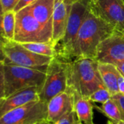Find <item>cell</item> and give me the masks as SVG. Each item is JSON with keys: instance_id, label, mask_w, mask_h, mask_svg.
Returning a JSON list of instances; mask_svg holds the SVG:
<instances>
[{"instance_id": "obj_1", "label": "cell", "mask_w": 124, "mask_h": 124, "mask_svg": "<svg viewBox=\"0 0 124 124\" xmlns=\"http://www.w3.org/2000/svg\"><path fill=\"white\" fill-rule=\"evenodd\" d=\"M0 71V100L25 88H40L46 76L44 70L19 66L3 59Z\"/></svg>"}, {"instance_id": "obj_2", "label": "cell", "mask_w": 124, "mask_h": 124, "mask_svg": "<svg viewBox=\"0 0 124 124\" xmlns=\"http://www.w3.org/2000/svg\"><path fill=\"white\" fill-rule=\"evenodd\" d=\"M115 31L113 26L89 11L78 35L74 60L78 57L95 59L100 44Z\"/></svg>"}, {"instance_id": "obj_3", "label": "cell", "mask_w": 124, "mask_h": 124, "mask_svg": "<svg viewBox=\"0 0 124 124\" xmlns=\"http://www.w3.org/2000/svg\"><path fill=\"white\" fill-rule=\"evenodd\" d=\"M104 86L95 59L78 57L68 62V87L82 96L89 97Z\"/></svg>"}, {"instance_id": "obj_4", "label": "cell", "mask_w": 124, "mask_h": 124, "mask_svg": "<svg viewBox=\"0 0 124 124\" xmlns=\"http://www.w3.org/2000/svg\"><path fill=\"white\" fill-rule=\"evenodd\" d=\"M90 0H80L71 5L65 33L55 46L56 57L65 62L74 60V52L81 25L89 11Z\"/></svg>"}, {"instance_id": "obj_5", "label": "cell", "mask_w": 124, "mask_h": 124, "mask_svg": "<svg viewBox=\"0 0 124 124\" xmlns=\"http://www.w3.org/2000/svg\"><path fill=\"white\" fill-rule=\"evenodd\" d=\"M1 50L3 56L2 59L7 62L19 66L44 71L46 70L47 66L53 58L33 53L15 40L2 39Z\"/></svg>"}, {"instance_id": "obj_6", "label": "cell", "mask_w": 124, "mask_h": 124, "mask_svg": "<svg viewBox=\"0 0 124 124\" xmlns=\"http://www.w3.org/2000/svg\"><path fill=\"white\" fill-rule=\"evenodd\" d=\"M14 40L20 44L52 41L49 33L32 15L28 7L16 12Z\"/></svg>"}, {"instance_id": "obj_7", "label": "cell", "mask_w": 124, "mask_h": 124, "mask_svg": "<svg viewBox=\"0 0 124 124\" xmlns=\"http://www.w3.org/2000/svg\"><path fill=\"white\" fill-rule=\"evenodd\" d=\"M68 87V62L54 57L46 70L44 83L39 89L41 101L47 103L57 94L66 91Z\"/></svg>"}, {"instance_id": "obj_8", "label": "cell", "mask_w": 124, "mask_h": 124, "mask_svg": "<svg viewBox=\"0 0 124 124\" xmlns=\"http://www.w3.org/2000/svg\"><path fill=\"white\" fill-rule=\"evenodd\" d=\"M47 103L32 101L0 116V124H37L46 121Z\"/></svg>"}, {"instance_id": "obj_9", "label": "cell", "mask_w": 124, "mask_h": 124, "mask_svg": "<svg viewBox=\"0 0 124 124\" xmlns=\"http://www.w3.org/2000/svg\"><path fill=\"white\" fill-rule=\"evenodd\" d=\"M89 12L124 33V0H90Z\"/></svg>"}, {"instance_id": "obj_10", "label": "cell", "mask_w": 124, "mask_h": 124, "mask_svg": "<svg viewBox=\"0 0 124 124\" xmlns=\"http://www.w3.org/2000/svg\"><path fill=\"white\" fill-rule=\"evenodd\" d=\"M95 60L116 65L124 60V33L115 31L97 47Z\"/></svg>"}, {"instance_id": "obj_11", "label": "cell", "mask_w": 124, "mask_h": 124, "mask_svg": "<svg viewBox=\"0 0 124 124\" xmlns=\"http://www.w3.org/2000/svg\"><path fill=\"white\" fill-rule=\"evenodd\" d=\"M73 110V99L67 90L54 97L47 102L46 121L51 124L56 123L64 116Z\"/></svg>"}, {"instance_id": "obj_12", "label": "cell", "mask_w": 124, "mask_h": 124, "mask_svg": "<svg viewBox=\"0 0 124 124\" xmlns=\"http://www.w3.org/2000/svg\"><path fill=\"white\" fill-rule=\"evenodd\" d=\"M39 89L37 86L25 88L13 93L7 98L0 100V116L32 101L40 100Z\"/></svg>"}, {"instance_id": "obj_13", "label": "cell", "mask_w": 124, "mask_h": 124, "mask_svg": "<svg viewBox=\"0 0 124 124\" xmlns=\"http://www.w3.org/2000/svg\"><path fill=\"white\" fill-rule=\"evenodd\" d=\"M70 9L71 5L63 0H55L52 19V42L55 46L65 33Z\"/></svg>"}, {"instance_id": "obj_14", "label": "cell", "mask_w": 124, "mask_h": 124, "mask_svg": "<svg viewBox=\"0 0 124 124\" xmlns=\"http://www.w3.org/2000/svg\"><path fill=\"white\" fill-rule=\"evenodd\" d=\"M55 0H36L28 6L33 17L52 34V19Z\"/></svg>"}, {"instance_id": "obj_15", "label": "cell", "mask_w": 124, "mask_h": 124, "mask_svg": "<svg viewBox=\"0 0 124 124\" xmlns=\"http://www.w3.org/2000/svg\"><path fill=\"white\" fill-rule=\"evenodd\" d=\"M73 99V110L80 122L84 124H94V105L89 97L82 96L78 92L67 88Z\"/></svg>"}, {"instance_id": "obj_16", "label": "cell", "mask_w": 124, "mask_h": 124, "mask_svg": "<svg viewBox=\"0 0 124 124\" xmlns=\"http://www.w3.org/2000/svg\"><path fill=\"white\" fill-rule=\"evenodd\" d=\"M98 69L104 86L111 93L112 96L119 93L118 76L120 71L117 67L113 64L98 62Z\"/></svg>"}, {"instance_id": "obj_17", "label": "cell", "mask_w": 124, "mask_h": 124, "mask_svg": "<svg viewBox=\"0 0 124 124\" xmlns=\"http://www.w3.org/2000/svg\"><path fill=\"white\" fill-rule=\"evenodd\" d=\"M16 25V12L14 10L1 14V34L3 39L14 40Z\"/></svg>"}, {"instance_id": "obj_18", "label": "cell", "mask_w": 124, "mask_h": 124, "mask_svg": "<svg viewBox=\"0 0 124 124\" xmlns=\"http://www.w3.org/2000/svg\"><path fill=\"white\" fill-rule=\"evenodd\" d=\"M93 105L94 108H95L98 112L105 116L109 120L113 121H124V118L121 112V110L117 103L113 99L108 100L105 103L102 104L101 106H98L94 104V102Z\"/></svg>"}, {"instance_id": "obj_19", "label": "cell", "mask_w": 124, "mask_h": 124, "mask_svg": "<svg viewBox=\"0 0 124 124\" xmlns=\"http://www.w3.org/2000/svg\"><path fill=\"white\" fill-rule=\"evenodd\" d=\"M22 45L27 49L37 54L47 56L50 57H54L57 55L55 45L53 44L52 41L23 43L22 44Z\"/></svg>"}, {"instance_id": "obj_20", "label": "cell", "mask_w": 124, "mask_h": 124, "mask_svg": "<svg viewBox=\"0 0 124 124\" xmlns=\"http://www.w3.org/2000/svg\"><path fill=\"white\" fill-rule=\"evenodd\" d=\"M89 98L94 103L98 102L103 104L112 99V94L108 91V89L104 86L96 90L94 93H92Z\"/></svg>"}, {"instance_id": "obj_21", "label": "cell", "mask_w": 124, "mask_h": 124, "mask_svg": "<svg viewBox=\"0 0 124 124\" xmlns=\"http://www.w3.org/2000/svg\"><path fill=\"white\" fill-rule=\"evenodd\" d=\"M80 121L74 110L64 116L56 123L53 124H79Z\"/></svg>"}, {"instance_id": "obj_22", "label": "cell", "mask_w": 124, "mask_h": 124, "mask_svg": "<svg viewBox=\"0 0 124 124\" xmlns=\"http://www.w3.org/2000/svg\"><path fill=\"white\" fill-rule=\"evenodd\" d=\"M20 0H0L1 7V14L14 10Z\"/></svg>"}, {"instance_id": "obj_23", "label": "cell", "mask_w": 124, "mask_h": 124, "mask_svg": "<svg viewBox=\"0 0 124 124\" xmlns=\"http://www.w3.org/2000/svg\"><path fill=\"white\" fill-rule=\"evenodd\" d=\"M112 99L117 103V105H118L121 112L122 113L123 118H124V95L121 94V93H118L116 94H114L112 96Z\"/></svg>"}, {"instance_id": "obj_24", "label": "cell", "mask_w": 124, "mask_h": 124, "mask_svg": "<svg viewBox=\"0 0 124 124\" xmlns=\"http://www.w3.org/2000/svg\"><path fill=\"white\" fill-rule=\"evenodd\" d=\"M35 1H36V0H20V1H19V3L17 4V6H16V7L15 8L14 11H15V12H19L20 10L23 9V8H25V7H26L31 5V4L32 3H33Z\"/></svg>"}, {"instance_id": "obj_25", "label": "cell", "mask_w": 124, "mask_h": 124, "mask_svg": "<svg viewBox=\"0 0 124 124\" xmlns=\"http://www.w3.org/2000/svg\"><path fill=\"white\" fill-rule=\"evenodd\" d=\"M118 90L119 93L124 95V76L121 72L118 76Z\"/></svg>"}, {"instance_id": "obj_26", "label": "cell", "mask_w": 124, "mask_h": 124, "mask_svg": "<svg viewBox=\"0 0 124 124\" xmlns=\"http://www.w3.org/2000/svg\"><path fill=\"white\" fill-rule=\"evenodd\" d=\"M116 66L117 67V68L118 69V70L124 76V60L121 61L120 62H118V64H116Z\"/></svg>"}, {"instance_id": "obj_27", "label": "cell", "mask_w": 124, "mask_h": 124, "mask_svg": "<svg viewBox=\"0 0 124 124\" xmlns=\"http://www.w3.org/2000/svg\"><path fill=\"white\" fill-rule=\"evenodd\" d=\"M63 1H64L65 3L72 5L73 4H74V3H76V2H77V1H80V0H63Z\"/></svg>"}, {"instance_id": "obj_28", "label": "cell", "mask_w": 124, "mask_h": 124, "mask_svg": "<svg viewBox=\"0 0 124 124\" xmlns=\"http://www.w3.org/2000/svg\"><path fill=\"white\" fill-rule=\"evenodd\" d=\"M108 121L110 122V124H124V121H110L108 120Z\"/></svg>"}, {"instance_id": "obj_29", "label": "cell", "mask_w": 124, "mask_h": 124, "mask_svg": "<svg viewBox=\"0 0 124 124\" xmlns=\"http://www.w3.org/2000/svg\"><path fill=\"white\" fill-rule=\"evenodd\" d=\"M49 124V123L46 121H44V122H42V123H40V124Z\"/></svg>"}, {"instance_id": "obj_30", "label": "cell", "mask_w": 124, "mask_h": 124, "mask_svg": "<svg viewBox=\"0 0 124 124\" xmlns=\"http://www.w3.org/2000/svg\"><path fill=\"white\" fill-rule=\"evenodd\" d=\"M107 124H110V122H109V121H108V123H107Z\"/></svg>"}, {"instance_id": "obj_31", "label": "cell", "mask_w": 124, "mask_h": 124, "mask_svg": "<svg viewBox=\"0 0 124 124\" xmlns=\"http://www.w3.org/2000/svg\"><path fill=\"white\" fill-rule=\"evenodd\" d=\"M79 124H83V123H81V122H80V123H79Z\"/></svg>"}]
</instances>
